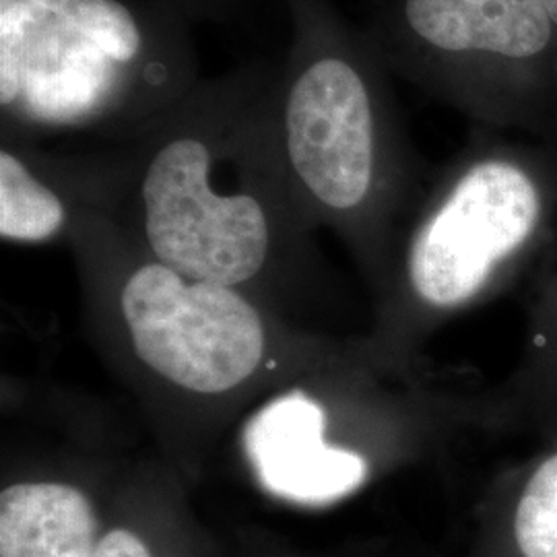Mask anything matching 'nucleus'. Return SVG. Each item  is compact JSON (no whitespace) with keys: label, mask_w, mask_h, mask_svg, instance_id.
Listing matches in <instances>:
<instances>
[{"label":"nucleus","mask_w":557,"mask_h":557,"mask_svg":"<svg viewBox=\"0 0 557 557\" xmlns=\"http://www.w3.org/2000/svg\"><path fill=\"white\" fill-rule=\"evenodd\" d=\"M151 64L139 15L122 0H20L0 9V103L48 126L124 108Z\"/></svg>","instance_id":"obj_1"},{"label":"nucleus","mask_w":557,"mask_h":557,"mask_svg":"<svg viewBox=\"0 0 557 557\" xmlns=\"http://www.w3.org/2000/svg\"><path fill=\"white\" fill-rule=\"evenodd\" d=\"M554 200V182L533 161H471L413 234L409 289L421 306L450 312L508 283L543 238Z\"/></svg>","instance_id":"obj_2"},{"label":"nucleus","mask_w":557,"mask_h":557,"mask_svg":"<svg viewBox=\"0 0 557 557\" xmlns=\"http://www.w3.org/2000/svg\"><path fill=\"white\" fill-rule=\"evenodd\" d=\"M140 197L151 250L182 277L232 287L264 264L271 225L262 205L215 190L213 147L197 131H182L153 153Z\"/></svg>","instance_id":"obj_3"},{"label":"nucleus","mask_w":557,"mask_h":557,"mask_svg":"<svg viewBox=\"0 0 557 557\" xmlns=\"http://www.w3.org/2000/svg\"><path fill=\"white\" fill-rule=\"evenodd\" d=\"M122 312L135 351L182 388L218 395L259 368L264 331L259 312L220 283L182 277L153 262L126 281Z\"/></svg>","instance_id":"obj_4"},{"label":"nucleus","mask_w":557,"mask_h":557,"mask_svg":"<svg viewBox=\"0 0 557 557\" xmlns=\"http://www.w3.org/2000/svg\"><path fill=\"white\" fill-rule=\"evenodd\" d=\"M277 103L289 163L326 209L351 213L372 197L380 110L356 54L319 44L299 52Z\"/></svg>","instance_id":"obj_5"},{"label":"nucleus","mask_w":557,"mask_h":557,"mask_svg":"<svg viewBox=\"0 0 557 557\" xmlns=\"http://www.w3.org/2000/svg\"><path fill=\"white\" fill-rule=\"evenodd\" d=\"M326 416L317 400L289 393L262 407L244 430V448L260 483L281 498L326 504L368 478V460L324 442Z\"/></svg>","instance_id":"obj_6"},{"label":"nucleus","mask_w":557,"mask_h":557,"mask_svg":"<svg viewBox=\"0 0 557 557\" xmlns=\"http://www.w3.org/2000/svg\"><path fill=\"white\" fill-rule=\"evenodd\" d=\"M416 40L448 57L531 60L554 41L543 0H403Z\"/></svg>","instance_id":"obj_7"},{"label":"nucleus","mask_w":557,"mask_h":557,"mask_svg":"<svg viewBox=\"0 0 557 557\" xmlns=\"http://www.w3.org/2000/svg\"><path fill=\"white\" fill-rule=\"evenodd\" d=\"M490 419L504 434L545 438L557 430V262L531 298L522 356L492 398Z\"/></svg>","instance_id":"obj_8"},{"label":"nucleus","mask_w":557,"mask_h":557,"mask_svg":"<svg viewBox=\"0 0 557 557\" xmlns=\"http://www.w3.org/2000/svg\"><path fill=\"white\" fill-rule=\"evenodd\" d=\"M96 518L79 490L20 483L0 496V557H96Z\"/></svg>","instance_id":"obj_9"},{"label":"nucleus","mask_w":557,"mask_h":557,"mask_svg":"<svg viewBox=\"0 0 557 557\" xmlns=\"http://www.w3.org/2000/svg\"><path fill=\"white\" fill-rule=\"evenodd\" d=\"M499 483L490 557H557V430Z\"/></svg>","instance_id":"obj_10"},{"label":"nucleus","mask_w":557,"mask_h":557,"mask_svg":"<svg viewBox=\"0 0 557 557\" xmlns=\"http://www.w3.org/2000/svg\"><path fill=\"white\" fill-rule=\"evenodd\" d=\"M64 207L59 197L2 149L0 153V236L17 242H44L59 234Z\"/></svg>","instance_id":"obj_11"},{"label":"nucleus","mask_w":557,"mask_h":557,"mask_svg":"<svg viewBox=\"0 0 557 557\" xmlns=\"http://www.w3.org/2000/svg\"><path fill=\"white\" fill-rule=\"evenodd\" d=\"M96 557H151V554L137 535L116 529L98 541Z\"/></svg>","instance_id":"obj_12"},{"label":"nucleus","mask_w":557,"mask_h":557,"mask_svg":"<svg viewBox=\"0 0 557 557\" xmlns=\"http://www.w3.org/2000/svg\"><path fill=\"white\" fill-rule=\"evenodd\" d=\"M543 4H545V9H547V13H549V17L554 21L557 29V0H543Z\"/></svg>","instance_id":"obj_13"},{"label":"nucleus","mask_w":557,"mask_h":557,"mask_svg":"<svg viewBox=\"0 0 557 557\" xmlns=\"http://www.w3.org/2000/svg\"><path fill=\"white\" fill-rule=\"evenodd\" d=\"M15 2H20V0H0V9H4V7H11V4H15Z\"/></svg>","instance_id":"obj_14"}]
</instances>
